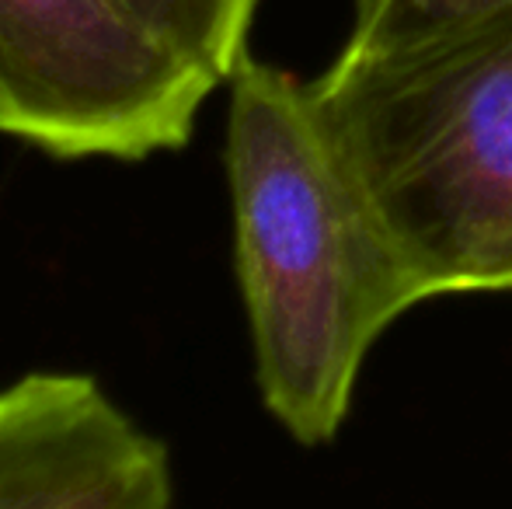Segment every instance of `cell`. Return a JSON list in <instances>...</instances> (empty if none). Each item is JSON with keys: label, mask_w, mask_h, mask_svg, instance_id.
I'll list each match as a JSON object with an SVG mask.
<instances>
[{"label": "cell", "mask_w": 512, "mask_h": 509, "mask_svg": "<svg viewBox=\"0 0 512 509\" xmlns=\"http://www.w3.org/2000/svg\"><path fill=\"white\" fill-rule=\"evenodd\" d=\"M227 84L223 164L255 381L279 426L317 447L349 415L373 342L425 297L310 81L248 53Z\"/></svg>", "instance_id": "1"}, {"label": "cell", "mask_w": 512, "mask_h": 509, "mask_svg": "<svg viewBox=\"0 0 512 509\" xmlns=\"http://www.w3.org/2000/svg\"><path fill=\"white\" fill-rule=\"evenodd\" d=\"M216 88L129 0H0V133L56 161L182 150Z\"/></svg>", "instance_id": "3"}, {"label": "cell", "mask_w": 512, "mask_h": 509, "mask_svg": "<svg viewBox=\"0 0 512 509\" xmlns=\"http://www.w3.org/2000/svg\"><path fill=\"white\" fill-rule=\"evenodd\" d=\"M161 35L206 67L220 84L248 56L258 0H129Z\"/></svg>", "instance_id": "5"}, {"label": "cell", "mask_w": 512, "mask_h": 509, "mask_svg": "<svg viewBox=\"0 0 512 509\" xmlns=\"http://www.w3.org/2000/svg\"><path fill=\"white\" fill-rule=\"evenodd\" d=\"M492 4H502V0H356L345 49L377 53V49L401 46V42L453 25Z\"/></svg>", "instance_id": "6"}, {"label": "cell", "mask_w": 512, "mask_h": 509, "mask_svg": "<svg viewBox=\"0 0 512 509\" xmlns=\"http://www.w3.org/2000/svg\"><path fill=\"white\" fill-rule=\"evenodd\" d=\"M425 300L512 293V0L310 81Z\"/></svg>", "instance_id": "2"}, {"label": "cell", "mask_w": 512, "mask_h": 509, "mask_svg": "<svg viewBox=\"0 0 512 509\" xmlns=\"http://www.w3.org/2000/svg\"><path fill=\"white\" fill-rule=\"evenodd\" d=\"M168 443L91 374L32 370L0 387V509H168Z\"/></svg>", "instance_id": "4"}]
</instances>
